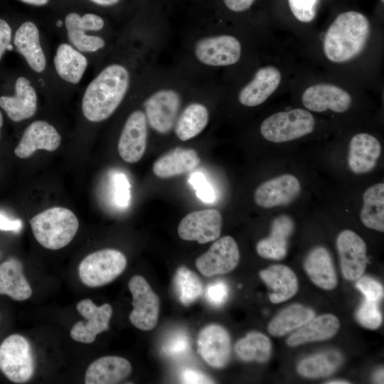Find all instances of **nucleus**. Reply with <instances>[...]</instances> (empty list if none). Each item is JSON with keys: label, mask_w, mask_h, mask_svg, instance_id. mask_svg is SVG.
Here are the masks:
<instances>
[{"label": "nucleus", "mask_w": 384, "mask_h": 384, "mask_svg": "<svg viewBox=\"0 0 384 384\" xmlns=\"http://www.w3.org/2000/svg\"><path fill=\"white\" fill-rule=\"evenodd\" d=\"M300 193L301 184L298 178L285 174L261 183L254 193V200L258 206L270 208L290 204Z\"/></svg>", "instance_id": "obj_13"}, {"label": "nucleus", "mask_w": 384, "mask_h": 384, "mask_svg": "<svg viewBox=\"0 0 384 384\" xmlns=\"http://www.w3.org/2000/svg\"><path fill=\"white\" fill-rule=\"evenodd\" d=\"M356 287L365 296V299L378 302L383 297V287L375 279L361 276L356 282Z\"/></svg>", "instance_id": "obj_44"}, {"label": "nucleus", "mask_w": 384, "mask_h": 384, "mask_svg": "<svg viewBox=\"0 0 384 384\" xmlns=\"http://www.w3.org/2000/svg\"><path fill=\"white\" fill-rule=\"evenodd\" d=\"M131 371V363L126 358L115 356H103L88 366L85 375V383H117L127 378Z\"/></svg>", "instance_id": "obj_23"}, {"label": "nucleus", "mask_w": 384, "mask_h": 384, "mask_svg": "<svg viewBox=\"0 0 384 384\" xmlns=\"http://www.w3.org/2000/svg\"><path fill=\"white\" fill-rule=\"evenodd\" d=\"M176 294L183 305L198 299L203 292V284L196 274L184 266L179 267L174 277Z\"/></svg>", "instance_id": "obj_36"}, {"label": "nucleus", "mask_w": 384, "mask_h": 384, "mask_svg": "<svg viewBox=\"0 0 384 384\" xmlns=\"http://www.w3.org/2000/svg\"><path fill=\"white\" fill-rule=\"evenodd\" d=\"M34 358L28 341L22 335L11 334L0 345V370L11 382L25 383L33 376Z\"/></svg>", "instance_id": "obj_6"}, {"label": "nucleus", "mask_w": 384, "mask_h": 384, "mask_svg": "<svg viewBox=\"0 0 384 384\" xmlns=\"http://www.w3.org/2000/svg\"><path fill=\"white\" fill-rule=\"evenodd\" d=\"M33 235L46 249L56 250L68 245L76 235L79 223L68 208L53 207L30 220Z\"/></svg>", "instance_id": "obj_3"}, {"label": "nucleus", "mask_w": 384, "mask_h": 384, "mask_svg": "<svg viewBox=\"0 0 384 384\" xmlns=\"http://www.w3.org/2000/svg\"><path fill=\"white\" fill-rule=\"evenodd\" d=\"M241 45L234 36L219 35L198 40L195 45L196 58L210 66H227L236 63L241 55Z\"/></svg>", "instance_id": "obj_11"}, {"label": "nucleus", "mask_w": 384, "mask_h": 384, "mask_svg": "<svg viewBox=\"0 0 384 384\" xmlns=\"http://www.w3.org/2000/svg\"><path fill=\"white\" fill-rule=\"evenodd\" d=\"M180 380L182 383H213V380L201 371L186 368L180 373Z\"/></svg>", "instance_id": "obj_45"}, {"label": "nucleus", "mask_w": 384, "mask_h": 384, "mask_svg": "<svg viewBox=\"0 0 384 384\" xmlns=\"http://www.w3.org/2000/svg\"><path fill=\"white\" fill-rule=\"evenodd\" d=\"M53 62L58 75L73 84L80 81L87 66L85 56L67 43L58 47Z\"/></svg>", "instance_id": "obj_30"}, {"label": "nucleus", "mask_w": 384, "mask_h": 384, "mask_svg": "<svg viewBox=\"0 0 384 384\" xmlns=\"http://www.w3.org/2000/svg\"><path fill=\"white\" fill-rule=\"evenodd\" d=\"M14 95L0 96V107L13 122H19L33 117L37 110V94L28 79L17 78Z\"/></svg>", "instance_id": "obj_19"}, {"label": "nucleus", "mask_w": 384, "mask_h": 384, "mask_svg": "<svg viewBox=\"0 0 384 384\" xmlns=\"http://www.w3.org/2000/svg\"><path fill=\"white\" fill-rule=\"evenodd\" d=\"M222 215L216 209L193 211L180 221L178 226L179 237L200 244L215 240L220 237Z\"/></svg>", "instance_id": "obj_12"}, {"label": "nucleus", "mask_w": 384, "mask_h": 384, "mask_svg": "<svg viewBox=\"0 0 384 384\" xmlns=\"http://www.w3.org/2000/svg\"><path fill=\"white\" fill-rule=\"evenodd\" d=\"M129 289L132 296L133 309L129 321L142 331L153 329L159 314V299L147 281L141 275H134L129 281Z\"/></svg>", "instance_id": "obj_7"}, {"label": "nucleus", "mask_w": 384, "mask_h": 384, "mask_svg": "<svg viewBox=\"0 0 384 384\" xmlns=\"http://www.w3.org/2000/svg\"><path fill=\"white\" fill-rule=\"evenodd\" d=\"M314 316L311 309L293 304L275 316L270 322L267 330L271 335L280 337L299 328Z\"/></svg>", "instance_id": "obj_33"}, {"label": "nucleus", "mask_w": 384, "mask_h": 384, "mask_svg": "<svg viewBox=\"0 0 384 384\" xmlns=\"http://www.w3.org/2000/svg\"><path fill=\"white\" fill-rule=\"evenodd\" d=\"M3 123H4V118H3V114H2L1 107H0V139H1V129L3 126Z\"/></svg>", "instance_id": "obj_54"}, {"label": "nucleus", "mask_w": 384, "mask_h": 384, "mask_svg": "<svg viewBox=\"0 0 384 384\" xmlns=\"http://www.w3.org/2000/svg\"><path fill=\"white\" fill-rule=\"evenodd\" d=\"M255 0H223L225 6L235 12L244 11L248 9Z\"/></svg>", "instance_id": "obj_49"}, {"label": "nucleus", "mask_w": 384, "mask_h": 384, "mask_svg": "<svg viewBox=\"0 0 384 384\" xmlns=\"http://www.w3.org/2000/svg\"><path fill=\"white\" fill-rule=\"evenodd\" d=\"M147 144V120L145 113L134 111L128 117L121 132L117 149L121 158L127 163L139 161Z\"/></svg>", "instance_id": "obj_15"}, {"label": "nucleus", "mask_w": 384, "mask_h": 384, "mask_svg": "<svg viewBox=\"0 0 384 384\" xmlns=\"http://www.w3.org/2000/svg\"><path fill=\"white\" fill-rule=\"evenodd\" d=\"M342 356L335 351H327L302 360L297 370L307 378H321L334 373L341 365Z\"/></svg>", "instance_id": "obj_35"}, {"label": "nucleus", "mask_w": 384, "mask_h": 384, "mask_svg": "<svg viewBox=\"0 0 384 384\" xmlns=\"http://www.w3.org/2000/svg\"><path fill=\"white\" fill-rule=\"evenodd\" d=\"M340 326L338 319L333 314H324L314 317L297 329L287 340L289 346H296L308 342L327 340L333 337Z\"/></svg>", "instance_id": "obj_28"}, {"label": "nucleus", "mask_w": 384, "mask_h": 384, "mask_svg": "<svg viewBox=\"0 0 384 384\" xmlns=\"http://www.w3.org/2000/svg\"><path fill=\"white\" fill-rule=\"evenodd\" d=\"M380 154L381 145L375 137L367 133L356 134L349 143L348 166L356 174L368 173L375 167Z\"/></svg>", "instance_id": "obj_20"}, {"label": "nucleus", "mask_w": 384, "mask_h": 384, "mask_svg": "<svg viewBox=\"0 0 384 384\" xmlns=\"http://www.w3.org/2000/svg\"><path fill=\"white\" fill-rule=\"evenodd\" d=\"M21 2L34 5V6H43L48 3L49 0H19Z\"/></svg>", "instance_id": "obj_51"}, {"label": "nucleus", "mask_w": 384, "mask_h": 384, "mask_svg": "<svg viewBox=\"0 0 384 384\" xmlns=\"http://www.w3.org/2000/svg\"><path fill=\"white\" fill-rule=\"evenodd\" d=\"M92 2L100 6H112L119 1V0H90Z\"/></svg>", "instance_id": "obj_50"}, {"label": "nucleus", "mask_w": 384, "mask_h": 384, "mask_svg": "<svg viewBox=\"0 0 384 384\" xmlns=\"http://www.w3.org/2000/svg\"><path fill=\"white\" fill-rule=\"evenodd\" d=\"M23 224L21 220L10 219L0 213V230L19 233L21 230Z\"/></svg>", "instance_id": "obj_48"}, {"label": "nucleus", "mask_w": 384, "mask_h": 384, "mask_svg": "<svg viewBox=\"0 0 384 384\" xmlns=\"http://www.w3.org/2000/svg\"><path fill=\"white\" fill-rule=\"evenodd\" d=\"M336 247L344 277L352 281L363 276L367 265L364 240L355 232L344 230L337 237Z\"/></svg>", "instance_id": "obj_14"}, {"label": "nucleus", "mask_w": 384, "mask_h": 384, "mask_svg": "<svg viewBox=\"0 0 384 384\" xmlns=\"http://www.w3.org/2000/svg\"><path fill=\"white\" fill-rule=\"evenodd\" d=\"M201 159L193 149L176 147L157 159L152 166L159 178H168L195 169Z\"/></svg>", "instance_id": "obj_25"}, {"label": "nucleus", "mask_w": 384, "mask_h": 384, "mask_svg": "<svg viewBox=\"0 0 384 384\" xmlns=\"http://www.w3.org/2000/svg\"><path fill=\"white\" fill-rule=\"evenodd\" d=\"M319 0H288L294 17L304 23L310 22L316 16Z\"/></svg>", "instance_id": "obj_40"}, {"label": "nucleus", "mask_w": 384, "mask_h": 384, "mask_svg": "<svg viewBox=\"0 0 384 384\" xmlns=\"http://www.w3.org/2000/svg\"><path fill=\"white\" fill-rule=\"evenodd\" d=\"M78 22L85 31H99L105 25L104 20L94 14H86L82 16L78 14Z\"/></svg>", "instance_id": "obj_46"}, {"label": "nucleus", "mask_w": 384, "mask_h": 384, "mask_svg": "<svg viewBox=\"0 0 384 384\" xmlns=\"http://www.w3.org/2000/svg\"><path fill=\"white\" fill-rule=\"evenodd\" d=\"M198 353L210 366L222 368L230 356V338L221 326L210 324L199 333L197 339Z\"/></svg>", "instance_id": "obj_16"}, {"label": "nucleus", "mask_w": 384, "mask_h": 384, "mask_svg": "<svg viewBox=\"0 0 384 384\" xmlns=\"http://www.w3.org/2000/svg\"><path fill=\"white\" fill-rule=\"evenodd\" d=\"M60 142V135L53 126L46 121L37 120L25 129L14 154L21 159H26L38 149L55 151Z\"/></svg>", "instance_id": "obj_18"}, {"label": "nucleus", "mask_w": 384, "mask_h": 384, "mask_svg": "<svg viewBox=\"0 0 384 384\" xmlns=\"http://www.w3.org/2000/svg\"><path fill=\"white\" fill-rule=\"evenodd\" d=\"M302 101L309 110L322 112L327 110L341 113L351 105L352 99L348 92L331 84H316L306 88L302 94Z\"/></svg>", "instance_id": "obj_17"}, {"label": "nucleus", "mask_w": 384, "mask_h": 384, "mask_svg": "<svg viewBox=\"0 0 384 384\" xmlns=\"http://www.w3.org/2000/svg\"><path fill=\"white\" fill-rule=\"evenodd\" d=\"M294 229V223L289 215H281L276 217L272 222L269 236L257 242V254L266 259H284L288 250L289 238Z\"/></svg>", "instance_id": "obj_21"}, {"label": "nucleus", "mask_w": 384, "mask_h": 384, "mask_svg": "<svg viewBox=\"0 0 384 384\" xmlns=\"http://www.w3.org/2000/svg\"><path fill=\"white\" fill-rule=\"evenodd\" d=\"M129 85L125 67L112 64L103 69L87 87L82 100L85 117L93 122L107 119L122 102Z\"/></svg>", "instance_id": "obj_1"}, {"label": "nucleus", "mask_w": 384, "mask_h": 384, "mask_svg": "<svg viewBox=\"0 0 384 384\" xmlns=\"http://www.w3.org/2000/svg\"><path fill=\"white\" fill-rule=\"evenodd\" d=\"M360 219L367 228L384 231V183L369 186L363 195Z\"/></svg>", "instance_id": "obj_31"}, {"label": "nucleus", "mask_w": 384, "mask_h": 384, "mask_svg": "<svg viewBox=\"0 0 384 384\" xmlns=\"http://www.w3.org/2000/svg\"><path fill=\"white\" fill-rule=\"evenodd\" d=\"M240 252L237 242L231 236L216 239L208 250L196 260V267L205 277L225 274L238 265Z\"/></svg>", "instance_id": "obj_10"}, {"label": "nucleus", "mask_w": 384, "mask_h": 384, "mask_svg": "<svg viewBox=\"0 0 384 384\" xmlns=\"http://www.w3.org/2000/svg\"><path fill=\"white\" fill-rule=\"evenodd\" d=\"M114 200L120 208L128 207L130 201V183L122 173H117L113 176Z\"/></svg>", "instance_id": "obj_41"}, {"label": "nucleus", "mask_w": 384, "mask_h": 384, "mask_svg": "<svg viewBox=\"0 0 384 384\" xmlns=\"http://www.w3.org/2000/svg\"><path fill=\"white\" fill-rule=\"evenodd\" d=\"M127 259L120 251L103 249L87 255L80 263L79 277L90 287L107 284L125 270Z\"/></svg>", "instance_id": "obj_5"}, {"label": "nucleus", "mask_w": 384, "mask_h": 384, "mask_svg": "<svg viewBox=\"0 0 384 384\" xmlns=\"http://www.w3.org/2000/svg\"><path fill=\"white\" fill-rule=\"evenodd\" d=\"M326 383L328 384H346L347 383L348 384L350 383L346 380H331V381L327 382Z\"/></svg>", "instance_id": "obj_53"}, {"label": "nucleus", "mask_w": 384, "mask_h": 384, "mask_svg": "<svg viewBox=\"0 0 384 384\" xmlns=\"http://www.w3.org/2000/svg\"><path fill=\"white\" fill-rule=\"evenodd\" d=\"M269 289V299L278 304L292 298L297 292V279L294 272L287 266L274 265L259 273Z\"/></svg>", "instance_id": "obj_26"}, {"label": "nucleus", "mask_w": 384, "mask_h": 384, "mask_svg": "<svg viewBox=\"0 0 384 384\" xmlns=\"http://www.w3.org/2000/svg\"><path fill=\"white\" fill-rule=\"evenodd\" d=\"M304 267L311 282L319 287L331 290L336 287V273L326 248L319 246L312 249L305 258Z\"/></svg>", "instance_id": "obj_27"}, {"label": "nucleus", "mask_w": 384, "mask_h": 384, "mask_svg": "<svg viewBox=\"0 0 384 384\" xmlns=\"http://www.w3.org/2000/svg\"><path fill=\"white\" fill-rule=\"evenodd\" d=\"M237 356L244 361L266 362L270 357L272 344L265 334L252 331L238 340L235 346Z\"/></svg>", "instance_id": "obj_34"}, {"label": "nucleus", "mask_w": 384, "mask_h": 384, "mask_svg": "<svg viewBox=\"0 0 384 384\" xmlns=\"http://www.w3.org/2000/svg\"><path fill=\"white\" fill-rule=\"evenodd\" d=\"M381 1L383 2L384 0H381Z\"/></svg>", "instance_id": "obj_55"}, {"label": "nucleus", "mask_w": 384, "mask_h": 384, "mask_svg": "<svg viewBox=\"0 0 384 384\" xmlns=\"http://www.w3.org/2000/svg\"><path fill=\"white\" fill-rule=\"evenodd\" d=\"M209 113L201 103L188 105L181 113L175 123V133L181 141L189 140L198 135L207 126Z\"/></svg>", "instance_id": "obj_32"}, {"label": "nucleus", "mask_w": 384, "mask_h": 384, "mask_svg": "<svg viewBox=\"0 0 384 384\" xmlns=\"http://www.w3.org/2000/svg\"><path fill=\"white\" fill-rule=\"evenodd\" d=\"M12 32L9 23L6 20L0 18V61L6 50L11 47Z\"/></svg>", "instance_id": "obj_47"}, {"label": "nucleus", "mask_w": 384, "mask_h": 384, "mask_svg": "<svg viewBox=\"0 0 384 384\" xmlns=\"http://www.w3.org/2000/svg\"><path fill=\"white\" fill-rule=\"evenodd\" d=\"M0 294L19 302L32 295V289L23 272L22 263L16 258H10L0 265Z\"/></svg>", "instance_id": "obj_29"}, {"label": "nucleus", "mask_w": 384, "mask_h": 384, "mask_svg": "<svg viewBox=\"0 0 384 384\" xmlns=\"http://www.w3.org/2000/svg\"><path fill=\"white\" fill-rule=\"evenodd\" d=\"M191 351V341L184 331H176L169 336L163 343L161 351L166 358L180 359L186 356Z\"/></svg>", "instance_id": "obj_38"}, {"label": "nucleus", "mask_w": 384, "mask_h": 384, "mask_svg": "<svg viewBox=\"0 0 384 384\" xmlns=\"http://www.w3.org/2000/svg\"><path fill=\"white\" fill-rule=\"evenodd\" d=\"M188 182L196 191V195L202 201L210 203L215 199L214 189L208 182L206 177L201 172H195L191 174Z\"/></svg>", "instance_id": "obj_42"}, {"label": "nucleus", "mask_w": 384, "mask_h": 384, "mask_svg": "<svg viewBox=\"0 0 384 384\" xmlns=\"http://www.w3.org/2000/svg\"><path fill=\"white\" fill-rule=\"evenodd\" d=\"M65 24L70 42L79 51L95 52L105 46L103 38L85 33V30L78 22V14H68L65 18Z\"/></svg>", "instance_id": "obj_37"}, {"label": "nucleus", "mask_w": 384, "mask_h": 384, "mask_svg": "<svg viewBox=\"0 0 384 384\" xmlns=\"http://www.w3.org/2000/svg\"><path fill=\"white\" fill-rule=\"evenodd\" d=\"M370 31L368 18L357 11L340 14L329 27L324 40V51L334 63H343L363 49Z\"/></svg>", "instance_id": "obj_2"}, {"label": "nucleus", "mask_w": 384, "mask_h": 384, "mask_svg": "<svg viewBox=\"0 0 384 384\" xmlns=\"http://www.w3.org/2000/svg\"><path fill=\"white\" fill-rule=\"evenodd\" d=\"M314 126L315 119L309 111L296 108L267 117L260 125V133L269 142L283 143L311 133Z\"/></svg>", "instance_id": "obj_4"}, {"label": "nucleus", "mask_w": 384, "mask_h": 384, "mask_svg": "<svg viewBox=\"0 0 384 384\" xmlns=\"http://www.w3.org/2000/svg\"><path fill=\"white\" fill-rule=\"evenodd\" d=\"M181 100L173 89H161L150 95L144 103L147 123L160 134L169 132L174 127Z\"/></svg>", "instance_id": "obj_8"}, {"label": "nucleus", "mask_w": 384, "mask_h": 384, "mask_svg": "<svg viewBox=\"0 0 384 384\" xmlns=\"http://www.w3.org/2000/svg\"><path fill=\"white\" fill-rule=\"evenodd\" d=\"M281 81L278 69L272 66L260 68L252 80L239 92V102L247 107L263 103L277 89Z\"/></svg>", "instance_id": "obj_22"}, {"label": "nucleus", "mask_w": 384, "mask_h": 384, "mask_svg": "<svg viewBox=\"0 0 384 384\" xmlns=\"http://www.w3.org/2000/svg\"><path fill=\"white\" fill-rule=\"evenodd\" d=\"M377 303L365 299L356 313L358 321L367 329H376L381 324L382 315Z\"/></svg>", "instance_id": "obj_39"}, {"label": "nucleus", "mask_w": 384, "mask_h": 384, "mask_svg": "<svg viewBox=\"0 0 384 384\" xmlns=\"http://www.w3.org/2000/svg\"><path fill=\"white\" fill-rule=\"evenodd\" d=\"M76 309L86 321H79L70 329L72 339L83 343H92L100 333L109 329L112 308L105 303L97 306L90 299L80 301Z\"/></svg>", "instance_id": "obj_9"}, {"label": "nucleus", "mask_w": 384, "mask_h": 384, "mask_svg": "<svg viewBox=\"0 0 384 384\" xmlns=\"http://www.w3.org/2000/svg\"><path fill=\"white\" fill-rule=\"evenodd\" d=\"M14 45L35 72H43L46 60L40 43L39 31L31 21L23 23L15 31Z\"/></svg>", "instance_id": "obj_24"}, {"label": "nucleus", "mask_w": 384, "mask_h": 384, "mask_svg": "<svg viewBox=\"0 0 384 384\" xmlns=\"http://www.w3.org/2000/svg\"><path fill=\"white\" fill-rule=\"evenodd\" d=\"M375 380L378 383H383V368L378 371L375 375Z\"/></svg>", "instance_id": "obj_52"}, {"label": "nucleus", "mask_w": 384, "mask_h": 384, "mask_svg": "<svg viewBox=\"0 0 384 384\" xmlns=\"http://www.w3.org/2000/svg\"><path fill=\"white\" fill-rule=\"evenodd\" d=\"M229 296V287L226 282L218 280L209 284L206 289V298L209 304L219 307L225 303Z\"/></svg>", "instance_id": "obj_43"}]
</instances>
